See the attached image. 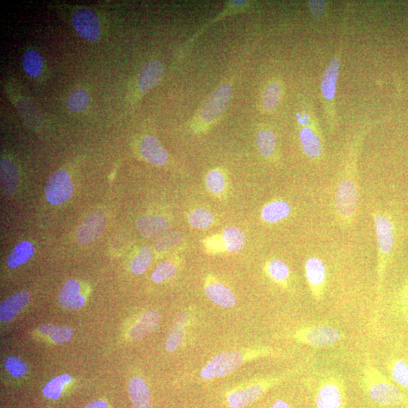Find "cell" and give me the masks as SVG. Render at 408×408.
Returning <instances> with one entry per match:
<instances>
[{
	"label": "cell",
	"mask_w": 408,
	"mask_h": 408,
	"mask_svg": "<svg viewBox=\"0 0 408 408\" xmlns=\"http://www.w3.org/2000/svg\"><path fill=\"white\" fill-rule=\"evenodd\" d=\"M345 400L344 388L335 378L324 381L316 396L317 408H343Z\"/></svg>",
	"instance_id": "cell-13"
},
{
	"label": "cell",
	"mask_w": 408,
	"mask_h": 408,
	"mask_svg": "<svg viewBox=\"0 0 408 408\" xmlns=\"http://www.w3.org/2000/svg\"><path fill=\"white\" fill-rule=\"evenodd\" d=\"M182 241V236L180 232H172L161 236L154 243V250L157 253H163L180 244Z\"/></svg>",
	"instance_id": "cell-35"
},
{
	"label": "cell",
	"mask_w": 408,
	"mask_h": 408,
	"mask_svg": "<svg viewBox=\"0 0 408 408\" xmlns=\"http://www.w3.org/2000/svg\"><path fill=\"white\" fill-rule=\"evenodd\" d=\"M281 380H283V377L272 378V379L261 381L248 385L246 387L237 389L227 396V403L232 408H243L248 406Z\"/></svg>",
	"instance_id": "cell-6"
},
{
	"label": "cell",
	"mask_w": 408,
	"mask_h": 408,
	"mask_svg": "<svg viewBox=\"0 0 408 408\" xmlns=\"http://www.w3.org/2000/svg\"><path fill=\"white\" fill-rule=\"evenodd\" d=\"M309 7L313 16L319 19L326 11V3L324 1H309Z\"/></svg>",
	"instance_id": "cell-42"
},
{
	"label": "cell",
	"mask_w": 408,
	"mask_h": 408,
	"mask_svg": "<svg viewBox=\"0 0 408 408\" xmlns=\"http://www.w3.org/2000/svg\"><path fill=\"white\" fill-rule=\"evenodd\" d=\"M306 276L311 293L317 301H321L326 280V270L321 259L311 257L307 259L305 265Z\"/></svg>",
	"instance_id": "cell-14"
},
{
	"label": "cell",
	"mask_w": 408,
	"mask_h": 408,
	"mask_svg": "<svg viewBox=\"0 0 408 408\" xmlns=\"http://www.w3.org/2000/svg\"><path fill=\"white\" fill-rule=\"evenodd\" d=\"M213 221V215L205 209H197L191 212L189 217L190 225L197 229H205L210 227Z\"/></svg>",
	"instance_id": "cell-37"
},
{
	"label": "cell",
	"mask_w": 408,
	"mask_h": 408,
	"mask_svg": "<svg viewBox=\"0 0 408 408\" xmlns=\"http://www.w3.org/2000/svg\"><path fill=\"white\" fill-rule=\"evenodd\" d=\"M152 252L149 248L144 247L141 249L139 254L132 259L130 263V269L133 274L139 276L143 274L152 264Z\"/></svg>",
	"instance_id": "cell-33"
},
{
	"label": "cell",
	"mask_w": 408,
	"mask_h": 408,
	"mask_svg": "<svg viewBox=\"0 0 408 408\" xmlns=\"http://www.w3.org/2000/svg\"><path fill=\"white\" fill-rule=\"evenodd\" d=\"M176 265L169 261H163L160 263L152 274V280L155 283H161V282L170 278H173L176 273Z\"/></svg>",
	"instance_id": "cell-41"
},
{
	"label": "cell",
	"mask_w": 408,
	"mask_h": 408,
	"mask_svg": "<svg viewBox=\"0 0 408 408\" xmlns=\"http://www.w3.org/2000/svg\"><path fill=\"white\" fill-rule=\"evenodd\" d=\"M90 103V96L83 88H77L69 96L67 105L73 112H80L84 110Z\"/></svg>",
	"instance_id": "cell-34"
},
{
	"label": "cell",
	"mask_w": 408,
	"mask_h": 408,
	"mask_svg": "<svg viewBox=\"0 0 408 408\" xmlns=\"http://www.w3.org/2000/svg\"><path fill=\"white\" fill-rule=\"evenodd\" d=\"M1 189L5 195L11 196L17 191L19 187L18 170L10 159L1 160Z\"/></svg>",
	"instance_id": "cell-25"
},
{
	"label": "cell",
	"mask_w": 408,
	"mask_h": 408,
	"mask_svg": "<svg viewBox=\"0 0 408 408\" xmlns=\"http://www.w3.org/2000/svg\"><path fill=\"white\" fill-rule=\"evenodd\" d=\"M34 246L32 243L24 241L16 245L12 250L6 263L10 269H16L27 263L34 255Z\"/></svg>",
	"instance_id": "cell-26"
},
{
	"label": "cell",
	"mask_w": 408,
	"mask_h": 408,
	"mask_svg": "<svg viewBox=\"0 0 408 408\" xmlns=\"http://www.w3.org/2000/svg\"><path fill=\"white\" fill-rule=\"evenodd\" d=\"M160 323L159 311L151 309L141 315L130 329L129 336L133 341L143 339L157 331Z\"/></svg>",
	"instance_id": "cell-15"
},
{
	"label": "cell",
	"mask_w": 408,
	"mask_h": 408,
	"mask_svg": "<svg viewBox=\"0 0 408 408\" xmlns=\"http://www.w3.org/2000/svg\"><path fill=\"white\" fill-rule=\"evenodd\" d=\"M390 372L393 380L400 387L408 389V365L403 360H397L392 363Z\"/></svg>",
	"instance_id": "cell-39"
},
{
	"label": "cell",
	"mask_w": 408,
	"mask_h": 408,
	"mask_svg": "<svg viewBox=\"0 0 408 408\" xmlns=\"http://www.w3.org/2000/svg\"><path fill=\"white\" fill-rule=\"evenodd\" d=\"M311 116L304 114L299 119V123L302 125L300 130V140L302 150L311 158H318L322 154V143L319 136V133L314 127V118Z\"/></svg>",
	"instance_id": "cell-12"
},
{
	"label": "cell",
	"mask_w": 408,
	"mask_h": 408,
	"mask_svg": "<svg viewBox=\"0 0 408 408\" xmlns=\"http://www.w3.org/2000/svg\"><path fill=\"white\" fill-rule=\"evenodd\" d=\"M163 64L158 60L147 63L141 71L138 78V88L141 93L145 94L157 86L163 76Z\"/></svg>",
	"instance_id": "cell-18"
},
{
	"label": "cell",
	"mask_w": 408,
	"mask_h": 408,
	"mask_svg": "<svg viewBox=\"0 0 408 408\" xmlns=\"http://www.w3.org/2000/svg\"><path fill=\"white\" fill-rule=\"evenodd\" d=\"M291 211V206L282 200L267 204L263 211L262 217L264 221L276 224L286 219Z\"/></svg>",
	"instance_id": "cell-27"
},
{
	"label": "cell",
	"mask_w": 408,
	"mask_h": 408,
	"mask_svg": "<svg viewBox=\"0 0 408 408\" xmlns=\"http://www.w3.org/2000/svg\"><path fill=\"white\" fill-rule=\"evenodd\" d=\"M42 335L49 337L54 343L62 344L70 341L73 331L69 326L43 324L40 326Z\"/></svg>",
	"instance_id": "cell-28"
},
{
	"label": "cell",
	"mask_w": 408,
	"mask_h": 408,
	"mask_svg": "<svg viewBox=\"0 0 408 408\" xmlns=\"http://www.w3.org/2000/svg\"><path fill=\"white\" fill-rule=\"evenodd\" d=\"M73 192L71 177L64 170L51 175L46 184L45 196L51 204L61 205L69 200Z\"/></svg>",
	"instance_id": "cell-8"
},
{
	"label": "cell",
	"mask_w": 408,
	"mask_h": 408,
	"mask_svg": "<svg viewBox=\"0 0 408 408\" xmlns=\"http://www.w3.org/2000/svg\"><path fill=\"white\" fill-rule=\"evenodd\" d=\"M363 383L370 399L378 405L395 406L404 402L403 393L372 365L363 370Z\"/></svg>",
	"instance_id": "cell-2"
},
{
	"label": "cell",
	"mask_w": 408,
	"mask_h": 408,
	"mask_svg": "<svg viewBox=\"0 0 408 408\" xmlns=\"http://www.w3.org/2000/svg\"><path fill=\"white\" fill-rule=\"evenodd\" d=\"M84 408H108V406L106 403L104 402V400H98L88 405Z\"/></svg>",
	"instance_id": "cell-43"
},
{
	"label": "cell",
	"mask_w": 408,
	"mask_h": 408,
	"mask_svg": "<svg viewBox=\"0 0 408 408\" xmlns=\"http://www.w3.org/2000/svg\"><path fill=\"white\" fill-rule=\"evenodd\" d=\"M206 187L213 194L221 195L226 188V179L224 173L218 169L211 170L206 177Z\"/></svg>",
	"instance_id": "cell-38"
},
{
	"label": "cell",
	"mask_w": 408,
	"mask_h": 408,
	"mask_svg": "<svg viewBox=\"0 0 408 408\" xmlns=\"http://www.w3.org/2000/svg\"><path fill=\"white\" fill-rule=\"evenodd\" d=\"M29 300L31 296L27 291H20L10 296L0 305V320L2 322L12 320L27 305Z\"/></svg>",
	"instance_id": "cell-20"
},
{
	"label": "cell",
	"mask_w": 408,
	"mask_h": 408,
	"mask_svg": "<svg viewBox=\"0 0 408 408\" xmlns=\"http://www.w3.org/2000/svg\"><path fill=\"white\" fill-rule=\"evenodd\" d=\"M293 337L302 344L322 348L335 345L342 339L343 335L332 326L317 325L300 328L294 333Z\"/></svg>",
	"instance_id": "cell-4"
},
{
	"label": "cell",
	"mask_w": 408,
	"mask_h": 408,
	"mask_svg": "<svg viewBox=\"0 0 408 408\" xmlns=\"http://www.w3.org/2000/svg\"><path fill=\"white\" fill-rule=\"evenodd\" d=\"M71 381V376L69 374L58 376L50 381L43 389V394L47 398L56 400L60 398L66 385Z\"/></svg>",
	"instance_id": "cell-32"
},
{
	"label": "cell",
	"mask_w": 408,
	"mask_h": 408,
	"mask_svg": "<svg viewBox=\"0 0 408 408\" xmlns=\"http://www.w3.org/2000/svg\"><path fill=\"white\" fill-rule=\"evenodd\" d=\"M270 408H292L290 405H288L284 400H277Z\"/></svg>",
	"instance_id": "cell-44"
},
{
	"label": "cell",
	"mask_w": 408,
	"mask_h": 408,
	"mask_svg": "<svg viewBox=\"0 0 408 408\" xmlns=\"http://www.w3.org/2000/svg\"><path fill=\"white\" fill-rule=\"evenodd\" d=\"M232 98V88L228 84H221L215 90L198 110L192 121V129L203 132L216 124L225 114Z\"/></svg>",
	"instance_id": "cell-1"
},
{
	"label": "cell",
	"mask_w": 408,
	"mask_h": 408,
	"mask_svg": "<svg viewBox=\"0 0 408 408\" xmlns=\"http://www.w3.org/2000/svg\"><path fill=\"white\" fill-rule=\"evenodd\" d=\"M107 224L108 217L105 212H93L79 226L77 232V243L84 247L92 244L105 231Z\"/></svg>",
	"instance_id": "cell-10"
},
{
	"label": "cell",
	"mask_w": 408,
	"mask_h": 408,
	"mask_svg": "<svg viewBox=\"0 0 408 408\" xmlns=\"http://www.w3.org/2000/svg\"><path fill=\"white\" fill-rule=\"evenodd\" d=\"M284 86L278 79H273L267 84L261 94V106L264 113H272L276 110L283 96Z\"/></svg>",
	"instance_id": "cell-19"
},
{
	"label": "cell",
	"mask_w": 408,
	"mask_h": 408,
	"mask_svg": "<svg viewBox=\"0 0 408 408\" xmlns=\"http://www.w3.org/2000/svg\"><path fill=\"white\" fill-rule=\"evenodd\" d=\"M341 65V47L325 70L322 80L321 90L326 120L331 128L335 123V95Z\"/></svg>",
	"instance_id": "cell-3"
},
{
	"label": "cell",
	"mask_w": 408,
	"mask_h": 408,
	"mask_svg": "<svg viewBox=\"0 0 408 408\" xmlns=\"http://www.w3.org/2000/svg\"><path fill=\"white\" fill-rule=\"evenodd\" d=\"M244 355L237 351H228L214 356L202 369L200 376L204 380L224 377L239 368L244 361Z\"/></svg>",
	"instance_id": "cell-5"
},
{
	"label": "cell",
	"mask_w": 408,
	"mask_h": 408,
	"mask_svg": "<svg viewBox=\"0 0 408 408\" xmlns=\"http://www.w3.org/2000/svg\"><path fill=\"white\" fill-rule=\"evenodd\" d=\"M129 392L133 408H152L151 392L143 378L131 379Z\"/></svg>",
	"instance_id": "cell-23"
},
{
	"label": "cell",
	"mask_w": 408,
	"mask_h": 408,
	"mask_svg": "<svg viewBox=\"0 0 408 408\" xmlns=\"http://www.w3.org/2000/svg\"><path fill=\"white\" fill-rule=\"evenodd\" d=\"M136 227L141 235L145 239H153L167 232L169 228V224L165 217H143L136 221Z\"/></svg>",
	"instance_id": "cell-22"
},
{
	"label": "cell",
	"mask_w": 408,
	"mask_h": 408,
	"mask_svg": "<svg viewBox=\"0 0 408 408\" xmlns=\"http://www.w3.org/2000/svg\"><path fill=\"white\" fill-rule=\"evenodd\" d=\"M222 237H224L226 248L232 254L239 253L247 241L246 236L242 230L235 226L226 228Z\"/></svg>",
	"instance_id": "cell-29"
},
{
	"label": "cell",
	"mask_w": 408,
	"mask_h": 408,
	"mask_svg": "<svg viewBox=\"0 0 408 408\" xmlns=\"http://www.w3.org/2000/svg\"><path fill=\"white\" fill-rule=\"evenodd\" d=\"M256 144L259 153L263 158H272L276 149L277 137L270 129L259 130L256 135Z\"/></svg>",
	"instance_id": "cell-30"
},
{
	"label": "cell",
	"mask_w": 408,
	"mask_h": 408,
	"mask_svg": "<svg viewBox=\"0 0 408 408\" xmlns=\"http://www.w3.org/2000/svg\"><path fill=\"white\" fill-rule=\"evenodd\" d=\"M359 202V192L350 180H344L338 185L336 192L337 211L345 221L353 217Z\"/></svg>",
	"instance_id": "cell-11"
},
{
	"label": "cell",
	"mask_w": 408,
	"mask_h": 408,
	"mask_svg": "<svg viewBox=\"0 0 408 408\" xmlns=\"http://www.w3.org/2000/svg\"><path fill=\"white\" fill-rule=\"evenodd\" d=\"M58 302L65 309L77 310L83 307L86 299L80 293L79 282L74 279L67 280L59 293Z\"/></svg>",
	"instance_id": "cell-16"
},
{
	"label": "cell",
	"mask_w": 408,
	"mask_h": 408,
	"mask_svg": "<svg viewBox=\"0 0 408 408\" xmlns=\"http://www.w3.org/2000/svg\"><path fill=\"white\" fill-rule=\"evenodd\" d=\"M375 227L376 232V239L378 248L381 254V261L379 263V277L381 279L384 272L385 259H387L392 253L395 243V230L391 220L383 215H376L375 217Z\"/></svg>",
	"instance_id": "cell-7"
},
{
	"label": "cell",
	"mask_w": 408,
	"mask_h": 408,
	"mask_svg": "<svg viewBox=\"0 0 408 408\" xmlns=\"http://www.w3.org/2000/svg\"><path fill=\"white\" fill-rule=\"evenodd\" d=\"M205 293L213 302L222 308H232L236 304L235 294L218 281L210 282L204 287Z\"/></svg>",
	"instance_id": "cell-21"
},
{
	"label": "cell",
	"mask_w": 408,
	"mask_h": 408,
	"mask_svg": "<svg viewBox=\"0 0 408 408\" xmlns=\"http://www.w3.org/2000/svg\"><path fill=\"white\" fill-rule=\"evenodd\" d=\"M7 372L14 378H20L28 373V368L25 362L17 356H10L5 361Z\"/></svg>",
	"instance_id": "cell-40"
},
{
	"label": "cell",
	"mask_w": 408,
	"mask_h": 408,
	"mask_svg": "<svg viewBox=\"0 0 408 408\" xmlns=\"http://www.w3.org/2000/svg\"><path fill=\"white\" fill-rule=\"evenodd\" d=\"M141 153L145 160L155 166L165 165L168 160V154L157 138L145 136L140 145Z\"/></svg>",
	"instance_id": "cell-17"
},
{
	"label": "cell",
	"mask_w": 408,
	"mask_h": 408,
	"mask_svg": "<svg viewBox=\"0 0 408 408\" xmlns=\"http://www.w3.org/2000/svg\"><path fill=\"white\" fill-rule=\"evenodd\" d=\"M189 322V315L182 313L178 315L167 337L165 347L168 352H174L183 342L185 335L184 328Z\"/></svg>",
	"instance_id": "cell-24"
},
{
	"label": "cell",
	"mask_w": 408,
	"mask_h": 408,
	"mask_svg": "<svg viewBox=\"0 0 408 408\" xmlns=\"http://www.w3.org/2000/svg\"><path fill=\"white\" fill-rule=\"evenodd\" d=\"M267 271L269 276L274 280L283 283L290 276V269L288 265L280 259H273L267 265Z\"/></svg>",
	"instance_id": "cell-36"
},
{
	"label": "cell",
	"mask_w": 408,
	"mask_h": 408,
	"mask_svg": "<svg viewBox=\"0 0 408 408\" xmlns=\"http://www.w3.org/2000/svg\"><path fill=\"white\" fill-rule=\"evenodd\" d=\"M72 23L82 38L95 42L100 38L101 27L97 14L91 9L80 8L74 12Z\"/></svg>",
	"instance_id": "cell-9"
},
{
	"label": "cell",
	"mask_w": 408,
	"mask_h": 408,
	"mask_svg": "<svg viewBox=\"0 0 408 408\" xmlns=\"http://www.w3.org/2000/svg\"><path fill=\"white\" fill-rule=\"evenodd\" d=\"M22 65L29 76L36 77L43 70V58L38 51L28 50L22 57Z\"/></svg>",
	"instance_id": "cell-31"
}]
</instances>
